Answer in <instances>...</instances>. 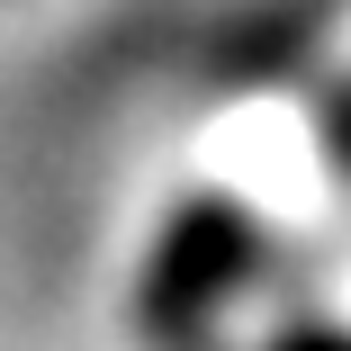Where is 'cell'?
Returning a JSON list of instances; mask_svg holds the SVG:
<instances>
[{
  "label": "cell",
  "instance_id": "cell-1",
  "mask_svg": "<svg viewBox=\"0 0 351 351\" xmlns=\"http://www.w3.org/2000/svg\"><path fill=\"white\" fill-rule=\"evenodd\" d=\"M243 252H252V243H243V226L226 217V207H198V217H180L171 243H162V261H154V289H145L154 324H198L207 306L234 289Z\"/></svg>",
  "mask_w": 351,
  "mask_h": 351
},
{
  "label": "cell",
  "instance_id": "cell-2",
  "mask_svg": "<svg viewBox=\"0 0 351 351\" xmlns=\"http://www.w3.org/2000/svg\"><path fill=\"white\" fill-rule=\"evenodd\" d=\"M279 351H351L342 333H298V342H279Z\"/></svg>",
  "mask_w": 351,
  "mask_h": 351
}]
</instances>
